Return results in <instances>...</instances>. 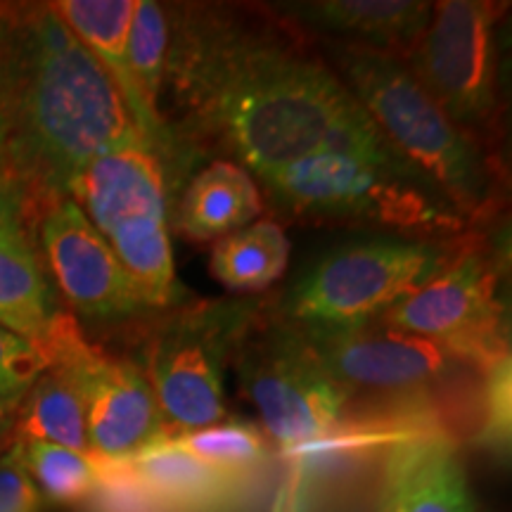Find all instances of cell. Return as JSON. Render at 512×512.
<instances>
[{
	"label": "cell",
	"mask_w": 512,
	"mask_h": 512,
	"mask_svg": "<svg viewBox=\"0 0 512 512\" xmlns=\"http://www.w3.org/2000/svg\"><path fill=\"white\" fill-rule=\"evenodd\" d=\"M83 512H174L159 501L126 460H102L93 494L81 505Z\"/></svg>",
	"instance_id": "484cf974"
},
{
	"label": "cell",
	"mask_w": 512,
	"mask_h": 512,
	"mask_svg": "<svg viewBox=\"0 0 512 512\" xmlns=\"http://www.w3.org/2000/svg\"><path fill=\"white\" fill-rule=\"evenodd\" d=\"M458 242L370 240L337 249L287 292L278 311L306 330L375 323L456 254Z\"/></svg>",
	"instance_id": "52a82bcc"
},
{
	"label": "cell",
	"mask_w": 512,
	"mask_h": 512,
	"mask_svg": "<svg viewBox=\"0 0 512 512\" xmlns=\"http://www.w3.org/2000/svg\"><path fill=\"white\" fill-rule=\"evenodd\" d=\"M57 311L41 259L24 221L0 228V328L41 347Z\"/></svg>",
	"instance_id": "ffe728a7"
},
{
	"label": "cell",
	"mask_w": 512,
	"mask_h": 512,
	"mask_svg": "<svg viewBox=\"0 0 512 512\" xmlns=\"http://www.w3.org/2000/svg\"><path fill=\"white\" fill-rule=\"evenodd\" d=\"M503 5L484 0L434 3L432 19L406 64L453 124L479 145L496 128V27Z\"/></svg>",
	"instance_id": "9c48e42d"
},
{
	"label": "cell",
	"mask_w": 512,
	"mask_h": 512,
	"mask_svg": "<svg viewBox=\"0 0 512 512\" xmlns=\"http://www.w3.org/2000/svg\"><path fill=\"white\" fill-rule=\"evenodd\" d=\"M43 356L74 363L86 394V425L91 453L102 460H128L162 444L166 427L150 382L136 363L100 354L81 335L72 316L60 313L38 347Z\"/></svg>",
	"instance_id": "7c38bea8"
},
{
	"label": "cell",
	"mask_w": 512,
	"mask_h": 512,
	"mask_svg": "<svg viewBox=\"0 0 512 512\" xmlns=\"http://www.w3.org/2000/svg\"><path fill=\"white\" fill-rule=\"evenodd\" d=\"M46 444L91 453L86 425V394L74 363L48 356V368L38 375L17 406L10 444Z\"/></svg>",
	"instance_id": "d6986e66"
},
{
	"label": "cell",
	"mask_w": 512,
	"mask_h": 512,
	"mask_svg": "<svg viewBox=\"0 0 512 512\" xmlns=\"http://www.w3.org/2000/svg\"><path fill=\"white\" fill-rule=\"evenodd\" d=\"M264 209L254 176L240 164L214 159L183 183L174 226L188 240H221L252 223Z\"/></svg>",
	"instance_id": "ac0fdd59"
},
{
	"label": "cell",
	"mask_w": 512,
	"mask_h": 512,
	"mask_svg": "<svg viewBox=\"0 0 512 512\" xmlns=\"http://www.w3.org/2000/svg\"><path fill=\"white\" fill-rule=\"evenodd\" d=\"M230 363L259 411L268 441L290 456L335 437L349 396L318 361L306 332L280 311L256 306L235 339Z\"/></svg>",
	"instance_id": "5b68a950"
},
{
	"label": "cell",
	"mask_w": 512,
	"mask_h": 512,
	"mask_svg": "<svg viewBox=\"0 0 512 512\" xmlns=\"http://www.w3.org/2000/svg\"><path fill=\"white\" fill-rule=\"evenodd\" d=\"M0 512H43V494L24 463L22 444L0 456Z\"/></svg>",
	"instance_id": "83f0119b"
},
{
	"label": "cell",
	"mask_w": 512,
	"mask_h": 512,
	"mask_svg": "<svg viewBox=\"0 0 512 512\" xmlns=\"http://www.w3.org/2000/svg\"><path fill=\"white\" fill-rule=\"evenodd\" d=\"M24 219H27V204H24L15 185L0 174V228Z\"/></svg>",
	"instance_id": "f1b7e54d"
},
{
	"label": "cell",
	"mask_w": 512,
	"mask_h": 512,
	"mask_svg": "<svg viewBox=\"0 0 512 512\" xmlns=\"http://www.w3.org/2000/svg\"><path fill=\"white\" fill-rule=\"evenodd\" d=\"M0 171L27 216L69 197L86 164L145 143L91 50L50 3L0 5Z\"/></svg>",
	"instance_id": "7a4b0ae2"
},
{
	"label": "cell",
	"mask_w": 512,
	"mask_h": 512,
	"mask_svg": "<svg viewBox=\"0 0 512 512\" xmlns=\"http://www.w3.org/2000/svg\"><path fill=\"white\" fill-rule=\"evenodd\" d=\"M278 10L304 27L337 36L342 46L366 48L406 62L425 34L434 3L425 0H313Z\"/></svg>",
	"instance_id": "2e32d148"
},
{
	"label": "cell",
	"mask_w": 512,
	"mask_h": 512,
	"mask_svg": "<svg viewBox=\"0 0 512 512\" xmlns=\"http://www.w3.org/2000/svg\"><path fill=\"white\" fill-rule=\"evenodd\" d=\"M38 245L55 285L79 316L112 323L150 311L112 247L72 197L38 211Z\"/></svg>",
	"instance_id": "4fadbf2b"
},
{
	"label": "cell",
	"mask_w": 512,
	"mask_h": 512,
	"mask_svg": "<svg viewBox=\"0 0 512 512\" xmlns=\"http://www.w3.org/2000/svg\"><path fill=\"white\" fill-rule=\"evenodd\" d=\"M126 50L128 69H131V79L138 91V98L145 105L150 119L166 131L162 110H159L166 53H169V17H166V5H159L155 0H136L131 27H128Z\"/></svg>",
	"instance_id": "603a6c76"
},
{
	"label": "cell",
	"mask_w": 512,
	"mask_h": 512,
	"mask_svg": "<svg viewBox=\"0 0 512 512\" xmlns=\"http://www.w3.org/2000/svg\"><path fill=\"white\" fill-rule=\"evenodd\" d=\"M380 512H477L456 441L439 427L403 432L382 451Z\"/></svg>",
	"instance_id": "5bb4252c"
},
{
	"label": "cell",
	"mask_w": 512,
	"mask_h": 512,
	"mask_svg": "<svg viewBox=\"0 0 512 512\" xmlns=\"http://www.w3.org/2000/svg\"><path fill=\"white\" fill-rule=\"evenodd\" d=\"M169 441L190 456L245 479L259 477V472L273 460L271 441L259 427L245 420H223L204 430L171 437Z\"/></svg>",
	"instance_id": "7402d4cb"
},
{
	"label": "cell",
	"mask_w": 512,
	"mask_h": 512,
	"mask_svg": "<svg viewBox=\"0 0 512 512\" xmlns=\"http://www.w3.org/2000/svg\"><path fill=\"white\" fill-rule=\"evenodd\" d=\"M290 512H302V508H299V503H294V508H290Z\"/></svg>",
	"instance_id": "1f68e13d"
},
{
	"label": "cell",
	"mask_w": 512,
	"mask_h": 512,
	"mask_svg": "<svg viewBox=\"0 0 512 512\" xmlns=\"http://www.w3.org/2000/svg\"><path fill=\"white\" fill-rule=\"evenodd\" d=\"M126 463L133 475L174 512H233L256 482L228 475L185 453L169 439L128 458Z\"/></svg>",
	"instance_id": "e0dca14e"
},
{
	"label": "cell",
	"mask_w": 512,
	"mask_h": 512,
	"mask_svg": "<svg viewBox=\"0 0 512 512\" xmlns=\"http://www.w3.org/2000/svg\"><path fill=\"white\" fill-rule=\"evenodd\" d=\"M166 17L159 110L181 169L188 155L221 152L261 178L323 150L387 143L280 12L183 3Z\"/></svg>",
	"instance_id": "6da1fadb"
},
{
	"label": "cell",
	"mask_w": 512,
	"mask_h": 512,
	"mask_svg": "<svg viewBox=\"0 0 512 512\" xmlns=\"http://www.w3.org/2000/svg\"><path fill=\"white\" fill-rule=\"evenodd\" d=\"M69 197L112 247L147 309L181 302L169 235V183L145 143L119 147L81 169Z\"/></svg>",
	"instance_id": "8992f818"
},
{
	"label": "cell",
	"mask_w": 512,
	"mask_h": 512,
	"mask_svg": "<svg viewBox=\"0 0 512 512\" xmlns=\"http://www.w3.org/2000/svg\"><path fill=\"white\" fill-rule=\"evenodd\" d=\"M24 463L38 491L57 505H83L100 477V458L93 453L29 441L22 444Z\"/></svg>",
	"instance_id": "cb8c5ba5"
},
{
	"label": "cell",
	"mask_w": 512,
	"mask_h": 512,
	"mask_svg": "<svg viewBox=\"0 0 512 512\" xmlns=\"http://www.w3.org/2000/svg\"><path fill=\"white\" fill-rule=\"evenodd\" d=\"M290 240L275 221H256L235 230L211 249V275L235 292H259L283 278Z\"/></svg>",
	"instance_id": "44dd1931"
},
{
	"label": "cell",
	"mask_w": 512,
	"mask_h": 512,
	"mask_svg": "<svg viewBox=\"0 0 512 512\" xmlns=\"http://www.w3.org/2000/svg\"><path fill=\"white\" fill-rule=\"evenodd\" d=\"M318 361L349 396H401L411 401L458 375H482V366L448 344L375 323L344 330H306Z\"/></svg>",
	"instance_id": "8fae6325"
},
{
	"label": "cell",
	"mask_w": 512,
	"mask_h": 512,
	"mask_svg": "<svg viewBox=\"0 0 512 512\" xmlns=\"http://www.w3.org/2000/svg\"><path fill=\"white\" fill-rule=\"evenodd\" d=\"M19 403H12L0 396V444L12 441V427H15V415H17Z\"/></svg>",
	"instance_id": "f546056e"
},
{
	"label": "cell",
	"mask_w": 512,
	"mask_h": 512,
	"mask_svg": "<svg viewBox=\"0 0 512 512\" xmlns=\"http://www.w3.org/2000/svg\"><path fill=\"white\" fill-rule=\"evenodd\" d=\"M46 368L48 358L36 344L0 328V396L3 399L12 403L22 401V396Z\"/></svg>",
	"instance_id": "4316f807"
},
{
	"label": "cell",
	"mask_w": 512,
	"mask_h": 512,
	"mask_svg": "<svg viewBox=\"0 0 512 512\" xmlns=\"http://www.w3.org/2000/svg\"><path fill=\"white\" fill-rule=\"evenodd\" d=\"M256 302H200L159 320L143 347V373L162 411L166 437L226 420L223 375Z\"/></svg>",
	"instance_id": "ba28073f"
},
{
	"label": "cell",
	"mask_w": 512,
	"mask_h": 512,
	"mask_svg": "<svg viewBox=\"0 0 512 512\" xmlns=\"http://www.w3.org/2000/svg\"><path fill=\"white\" fill-rule=\"evenodd\" d=\"M280 209L302 219L366 223L413 238H446L467 219L389 143L337 147L259 178Z\"/></svg>",
	"instance_id": "3957f363"
},
{
	"label": "cell",
	"mask_w": 512,
	"mask_h": 512,
	"mask_svg": "<svg viewBox=\"0 0 512 512\" xmlns=\"http://www.w3.org/2000/svg\"><path fill=\"white\" fill-rule=\"evenodd\" d=\"M501 268L484 249L458 245L427 283L403 297L377 323L463 351L486 368L510 354L498 297Z\"/></svg>",
	"instance_id": "30bf717a"
},
{
	"label": "cell",
	"mask_w": 512,
	"mask_h": 512,
	"mask_svg": "<svg viewBox=\"0 0 512 512\" xmlns=\"http://www.w3.org/2000/svg\"><path fill=\"white\" fill-rule=\"evenodd\" d=\"M0 162H3V136H0ZM3 174V171H0Z\"/></svg>",
	"instance_id": "4dcf8cb0"
},
{
	"label": "cell",
	"mask_w": 512,
	"mask_h": 512,
	"mask_svg": "<svg viewBox=\"0 0 512 512\" xmlns=\"http://www.w3.org/2000/svg\"><path fill=\"white\" fill-rule=\"evenodd\" d=\"M332 57L339 81L396 155L420 171L465 219L482 216L494 183L482 145L453 124L408 64L342 43Z\"/></svg>",
	"instance_id": "277c9868"
},
{
	"label": "cell",
	"mask_w": 512,
	"mask_h": 512,
	"mask_svg": "<svg viewBox=\"0 0 512 512\" xmlns=\"http://www.w3.org/2000/svg\"><path fill=\"white\" fill-rule=\"evenodd\" d=\"M479 377H482V389H479L475 441L503 460L510 453V354L491 361Z\"/></svg>",
	"instance_id": "d4e9b609"
},
{
	"label": "cell",
	"mask_w": 512,
	"mask_h": 512,
	"mask_svg": "<svg viewBox=\"0 0 512 512\" xmlns=\"http://www.w3.org/2000/svg\"><path fill=\"white\" fill-rule=\"evenodd\" d=\"M50 5L62 22L72 29V34L91 50L100 67L117 86L145 145L162 159L171 195L176 178L183 174L181 159H178L176 145L169 133L159 128L147 114L145 105L138 98L136 86H133L131 69H128V27H131L136 0H60V3Z\"/></svg>",
	"instance_id": "9a60e30c"
}]
</instances>
